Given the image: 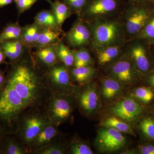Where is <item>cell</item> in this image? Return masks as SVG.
Instances as JSON below:
<instances>
[{"instance_id":"obj_10","label":"cell","mask_w":154,"mask_h":154,"mask_svg":"<svg viewBox=\"0 0 154 154\" xmlns=\"http://www.w3.org/2000/svg\"><path fill=\"white\" fill-rule=\"evenodd\" d=\"M118 5L117 0H88L79 17L85 22L104 18L116 11Z\"/></svg>"},{"instance_id":"obj_29","label":"cell","mask_w":154,"mask_h":154,"mask_svg":"<svg viewBox=\"0 0 154 154\" xmlns=\"http://www.w3.org/2000/svg\"><path fill=\"white\" fill-rule=\"evenodd\" d=\"M74 55L73 67H82L92 66L93 59L88 50L86 48L79 49H72Z\"/></svg>"},{"instance_id":"obj_14","label":"cell","mask_w":154,"mask_h":154,"mask_svg":"<svg viewBox=\"0 0 154 154\" xmlns=\"http://www.w3.org/2000/svg\"><path fill=\"white\" fill-rule=\"evenodd\" d=\"M58 127L51 122L45 127L28 146L29 154H33V152L47 145L60 134L61 132Z\"/></svg>"},{"instance_id":"obj_28","label":"cell","mask_w":154,"mask_h":154,"mask_svg":"<svg viewBox=\"0 0 154 154\" xmlns=\"http://www.w3.org/2000/svg\"><path fill=\"white\" fill-rule=\"evenodd\" d=\"M57 56L58 60L63 63L68 69L73 66L74 59L72 49L64 44L63 38L58 43Z\"/></svg>"},{"instance_id":"obj_43","label":"cell","mask_w":154,"mask_h":154,"mask_svg":"<svg viewBox=\"0 0 154 154\" xmlns=\"http://www.w3.org/2000/svg\"><path fill=\"white\" fill-rule=\"evenodd\" d=\"M1 137H2V135H1V129H0V141L1 140Z\"/></svg>"},{"instance_id":"obj_18","label":"cell","mask_w":154,"mask_h":154,"mask_svg":"<svg viewBox=\"0 0 154 154\" xmlns=\"http://www.w3.org/2000/svg\"><path fill=\"white\" fill-rule=\"evenodd\" d=\"M124 85L112 77H107L101 81V93L106 100L110 101L120 96Z\"/></svg>"},{"instance_id":"obj_3","label":"cell","mask_w":154,"mask_h":154,"mask_svg":"<svg viewBox=\"0 0 154 154\" xmlns=\"http://www.w3.org/2000/svg\"><path fill=\"white\" fill-rule=\"evenodd\" d=\"M50 123L43 106L31 107L25 110L20 116L15 134L18 140L28 149L33 139Z\"/></svg>"},{"instance_id":"obj_1","label":"cell","mask_w":154,"mask_h":154,"mask_svg":"<svg viewBox=\"0 0 154 154\" xmlns=\"http://www.w3.org/2000/svg\"><path fill=\"white\" fill-rule=\"evenodd\" d=\"M32 48H28L17 62L10 64L6 82L16 90L27 109L43 107L51 94L44 70L36 61Z\"/></svg>"},{"instance_id":"obj_22","label":"cell","mask_w":154,"mask_h":154,"mask_svg":"<svg viewBox=\"0 0 154 154\" xmlns=\"http://www.w3.org/2000/svg\"><path fill=\"white\" fill-rule=\"evenodd\" d=\"M40 29L41 26L34 22L23 27L21 39L28 48H34L38 40Z\"/></svg>"},{"instance_id":"obj_21","label":"cell","mask_w":154,"mask_h":154,"mask_svg":"<svg viewBox=\"0 0 154 154\" xmlns=\"http://www.w3.org/2000/svg\"><path fill=\"white\" fill-rule=\"evenodd\" d=\"M122 44L107 46L97 51V59L99 65L104 66L112 62L122 52Z\"/></svg>"},{"instance_id":"obj_33","label":"cell","mask_w":154,"mask_h":154,"mask_svg":"<svg viewBox=\"0 0 154 154\" xmlns=\"http://www.w3.org/2000/svg\"><path fill=\"white\" fill-rule=\"evenodd\" d=\"M144 134L151 139L154 140V120L151 118L144 119L140 124Z\"/></svg>"},{"instance_id":"obj_9","label":"cell","mask_w":154,"mask_h":154,"mask_svg":"<svg viewBox=\"0 0 154 154\" xmlns=\"http://www.w3.org/2000/svg\"><path fill=\"white\" fill-rule=\"evenodd\" d=\"M63 37L68 46L72 49L85 48L92 40L91 31L88 24L79 17L71 29L64 33Z\"/></svg>"},{"instance_id":"obj_26","label":"cell","mask_w":154,"mask_h":154,"mask_svg":"<svg viewBox=\"0 0 154 154\" xmlns=\"http://www.w3.org/2000/svg\"><path fill=\"white\" fill-rule=\"evenodd\" d=\"M23 27L17 21L10 22L6 25L0 34V43L8 40L20 39L22 38Z\"/></svg>"},{"instance_id":"obj_11","label":"cell","mask_w":154,"mask_h":154,"mask_svg":"<svg viewBox=\"0 0 154 154\" xmlns=\"http://www.w3.org/2000/svg\"><path fill=\"white\" fill-rule=\"evenodd\" d=\"M111 111L116 117L130 123L140 116L143 108L134 98L126 97L116 102L111 107Z\"/></svg>"},{"instance_id":"obj_7","label":"cell","mask_w":154,"mask_h":154,"mask_svg":"<svg viewBox=\"0 0 154 154\" xmlns=\"http://www.w3.org/2000/svg\"><path fill=\"white\" fill-rule=\"evenodd\" d=\"M73 95L80 111L86 116L95 113L100 105L99 92L92 82L84 85H76Z\"/></svg>"},{"instance_id":"obj_41","label":"cell","mask_w":154,"mask_h":154,"mask_svg":"<svg viewBox=\"0 0 154 154\" xmlns=\"http://www.w3.org/2000/svg\"><path fill=\"white\" fill-rule=\"evenodd\" d=\"M149 82L151 85L154 88V74L150 76L149 78Z\"/></svg>"},{"instance_id":"obj_2","label":"cell","mask_w":154,"mask_h":154,"mask_svg":"<svg viewBox=\"0 0 154 154\" xmlns=\"http://www.w3.org/2000/svg\"><path fill=\"white\" fill-rule=\"evenodd\" d=\"M86 22L91 30L92 46L96 51L123 42L124 29L120 22L102 18Z\"/></svg>"},{"instance_id":"obj_12","label":"cell","mask_w":154,"mask_h":154,"mask_svg":"<svg viewBox=\"0 0 154 154\" xmlns=\"http://www.w3.org/2000/svg\"><path fill=\"white\" fill-rule=\"evenodd\" d=\"M109 74L110 77L124 85L132 84L136 79L134 63L128 56H125L113 64L109 69Z\"/></svg>"},{"instance_id":"obj_25","label":"cell","mask_w":154,"mask_h":154,"mask_svg":"<svg viewBox=\"0 0 154 154\" xmlns=\"http://www.w3.org/2000/svg\"><path fill=\"white\" fill-rule=\"evenodd\" d=\"M51 10L55 16L58 25L61 28L65 21L72 14L66 5L59 0L53 2L51 5Z\"/></svg>"},{"instance_id":"obj_44","label":"cell","mask_w":154,"mask_h":154,"mask_svg":"<svg viewBox=\"0 0 154 154\" xmlns=\"http://www.w3.org/2000/svg\"><path fill=\"white\" fill-rule=\"evenodd\" d=\"M131 1H144V0H131Z\"/></svg>"},{"instance_id":"obj_17","label":"cell","mask_w":154,"mask_h":154,"mask_svg":"<svg viewBox=\"0 0 154 154\" xmlns=\"http://www.w3.org/2000/svg\"><path fill=\"white\" fill-rule=\"evenodd\" d=\"M68 70L72 82L80 86L91 82L97 74V70L92 66L72 67Z\"/></svg>"},{"instance_id":"obj_15","label":"cell","mask_w":154,"mask_h":154,"mask_svg":"<svg viewBox=\"0 0 154 154\" xmlns=\"http://www.w3.org/2000/svg\"><path fill=\"white\" fill-rule=\"evenodd\" d=\"M58 42L33 51L36 61L43 69L52 66L58 61L57 56Z\"/></svg>"},{"instance_id":"obj_13","label":"cell","mask_w":154,"mask_h":154,"mask_svg":"<svg viewBox=\"0 0 154 154\" xmlns=\"http://www.w3.org/2000/svg\"><path fill=\"white\" fill-rule=\"evenodd\" d=\"M149 18V13L143 8L129 9L125 21V30L129 35L138 33L146 25Z\"/></svg>"},{"instance_id":"obj_24","label":"cell","mask_w":154,"mask_h":154,"mask_svg":"<svg viewBox=\"0 0 154 154\" xmlns=\"http://www.w3.org/2000/svg\"><path fill=\"white\" fill-rule=\"evenodd\" d=\"M67 145L63 140L61 133L47 145L37 150L34 154H64L67 152Z\"/></svg>"},{"instance_id":"obj_31","label":"cell","mask_w":154,"mask_h":154,"mask_svg":"<svg viewBox=\"0 0 154 154\" xmlns=\"http://www.w3.org/2000/svg\"><path fill=\"white\" fill-rule=\"evenodd\" d=\"M69 150L72 154H92L94 153L90 146L83 141L75 138L67 145V150Z\"/></svg>"},{"instance_id":"obj_4","label":"cell","mask_w":154,"mask_h":154,"mask_svg":"<svg viewBox=\"0 0 154 154\" xmlns=\"http://www.w3.org/2000/svg\"><path fill=\"white\" fill-rule=\"evenodd\" d=\"M25 102L16 90L8 83L0 91V119L12 126H18L20 116L27 110Z\"/></svg>"},{"instance_id":"obj_27","label":"cell","mask_w":154,"mask_h":154,"mask_svg":"<svg viewBox=\"0 0 154 154\" xmlns=\"http://www.w3.org/2000/svg\"><path fill=\"white\" fill-rule=\"evenodd\" d=\"M101 125L105 127L114 128L121 133L136 136L131 127L127 122L115 116H110L105 119L102 122Z\"/></svg>"},{"instance_id":"obj_46","label":"cell","mask_w":154,"mask_h":154,"mask_svg":"<svg viewBox=\"0 0 154 154\" xmlns=\"http://www.w3.org/2000/svg\"><path fill=\"white\" fill-rule=\"evenodd\" d=\"M1 152H1V151H0V153H1Z\"/></svg>"},{"instance_id":"obj_23","label":"cell","mask_w":154,"mask_h":154,"mask_svg":"<svg viewBox=\"0 0 154 154\" xmlns=\"http://www.w3.org/2000/svg\"><path fill=\"white\" fill-rule=\"evenodd\" d=\"M34 22L41 27H46L63 32L57 22L54 14L51 10H43L38 12L34 18Z\"/></svg>"},{"instance_id":"obj_47","label":"cell","mask_w":154,"mask_h":154,"mask_svg":"<svg viewBox=\"0 0 154 154\" xmlns=\"http://www.w3.org/2000/svg\"><path fill=\"white\" fill-rule=\"evenodd\" d=\"M0 34H1V33H0Z\"/></svg>"},{"instance_id":"obj_39","label":"cell","mask_w":154,"mask_h":154,"mask_svg":"<svg viewBox=\"0 0 154 154\" xmlns=\"http://www.w3.org/2000/svg\"><path fill=\"white\" fill-rule=\"evenodd\" d=\"M6 59L7 57L0 44V65L6 63Z\"/></svg>"},{"instance_id":"obj_5","label":"cell","mask_w":154,"mask_h":154,"mask_svg":"<svg viewBox=\"0 0 154 154\" xmlns=\"http://www.w3.org/2000/svg\"><path fill=\"white\" fill-rule=\"evenodd\" d=\"M73 95L52 94L43 107L51 122L59 126L72 119L75 101Z\"/></svg>"},{"instance_id":"obj_6","label":"cell","mask_w":154,"mask_h":154,"mask_svg":"<svg viewBox=\"0 0 154 154\" xmlns=\"http://www.w3.org/2000/svg\"><path fill=\"white\" fill-rule=\"evenodd\" d=\"M43 70L45 79L51 94L73 95L76 85L72 83L68 69L63 63L58 60Z\"/></svg>"},{"instance_id":"obj_36","label":"cell","mask_w":154,"mask_h":154,"mask_svg":"<svg viewBox=\"0 0 154 154\" xmlns=\"http://www.w3.org/2000/svg\"><path fill=\"white\" fill-rule=\"evenodd\" d=\"M142 36L144 38H154V18L145 26Z\"/></svg>"},{"instance_id":"obj_19","label":"cell","mask_w":154,"mask_h":154,"mask_svg":"<svg viewBox=\"0 0 154 154\" xmlns=\"http://www.w3.org/2000/svg\"><path fill=\"white\" fill-rule=\"evenodd\" d=\"M64 33V32L41 26L34 49H38L57 42L62 39L60 37L61 35L63 36Z\"/></svg>"},{"instance_id":"obj_20","label":"cell","mask_w":154,"mask_h":154,"mask_svg":"<svg viewBox=\"0 0 154 154\" xmlns=\"http://www.w3.org/2000/svg\"><path fill=\"white\" fill-rule=\"evenodd\" d=\"M130 57L140 70L145 72L149 68V63L144 48L140 44L136 43L131 46L129 49Z\"/></svg>"},{"instance_id":"obj_45","label":"cell","mask_w":154,"mask_h":154,"mask_svg":"<svg viewBox=\"0 0 154 154\" xmlns=\"http://www.w3.org/2000/svg\"><path fill=\"white\" fill-rule=\"evenodd\" d=\"M18 1H19V0H14V2L16 3H17Z\"/></svg>"},{"instance_id":"obj_37","label":"cell","mask_w":154,"mask_h":154,"mask_svg":"<svg viewBox=\"0 0 154 154\" xmlns=\"http://www.w3.org/2000/svg\"><path fill=\"white\" fill-rule=\"evenodd\" d=\"M139 152L142 154H154V145L151 144L144 145L139 147Z\"/></svg>"},{"instance_id":"obj_30","label":"cell","mask_w":154,"mask_h":154,"mask_svg":"<svg viewBox=\"0 0 154 154\" xmlns=\"http://www.w3.org/2000/svg\"><path fill=\"white\" fill-rule=\"evenodd\" d=\"M4 154H29L28 149L19 140L9 139L6 141L4 146Z\"/></svg>"},{"instance_id":"obj_32","label":"cell","mask_w":154,"mask_h":154,"mask_svg":"<svg viewBox=\"0 0 154 154\" xmlns=\"http://www.w3.org/2000/svg\"><path fill=\"white\" fill-rule=\"evenodd\" d=\"M133 96L143 103L147 104L151 102L153 99L154 94L149 88L140 87L133 91Z\"/></svg>"},{"instance_id":"obj_34","label":"cell","mask_w":154,"mask_h":154,"mask_svg":"<svg viewBox=\"0 0 154 154\" xmlns=\"http://www.w3.org/2000/svg\"><path fill=\"white\" fill-rule=\"evenodd\" d=\"M69 8L73 14H79L86 5L88 0H62Z\"/></svg>"},{"instance_id":"obj_16","label":"cell","mask_w":154,"mask_h":154,"mask_svg":"<svg viewBox=\"0 0 154 154\" xmlns=\"http://www.w3.org/2000/svg\"><path fill=\"white\" fill-rule=\"evenodd\" d=\"M9 64L17 62L24 55L28 48L25 45L22 39L8 40L0 43Z\"/></svg>"},{"instance_id":"obj_8","label":"cell","mask_w":154,"mask_h":154,"mask_svg":"<svg viewBox=\"0 0 154 154\" xmlns=\"http://www.w3.org/2000/svg\"><path fill=\"white\" fill-rule=\"evenodd\" d=\"M126 138L117 130L103 127L98 131L95 140L97 149L103 153L118 151L125 146Z\"/></svg>"},{"instance_id":"obj_35","label":"cell","mask_w":154,"mask_h":154,"mask_svg":"<svg viewBox=\"0 0 154 154\" xmlns=\"http://www.w3.org/2000/svg\"><path fill=\"white\" fill-rule=\"evenodd\" d=\"M38 0H19L16 8L19 16L29 10Z\"/></svg>"},{"instance_id":"obj_38","label":"cell","mask_w":154,"mask_h":154,"mask_svg":"<svg viewBox=\"0 0 154 154\" xmlns=\"http://www.w3.org/2000/svg\"><path fill=\"white\" fill-rule=\"evenodd\" d=\"M6 76L4 72L0 70V91L2 89L6 83Z\"/></svg>"},{"instance_id":"obj_40","label":"cell","mask_w":154,"mask_h":154,"mask_svg":"<svg viewBox=\"0 0 154 154\" xmlns=\"http://www.w3.org/2000/svg\"><path fill=\"white\" fill-rule=\"evenodd\" d=\"M14 0H0V8H2L13 3Z\"/></svg>"},{"instance_id":"obj_42","label":"cell","mask_w":154,"mask_h":154,"mask_svg":"<svg viewBox=\"0 0 154 154\" xmlns=\"http://www.w3.org/2000/svg\"><path fill=\"white\" fill-rule=\"evenodd\" d=\"M45 1H46V2H47L49 3V4H50V5H51V4H52L53 2L52 0H45Z\"/></svg>"}]
</instances>
